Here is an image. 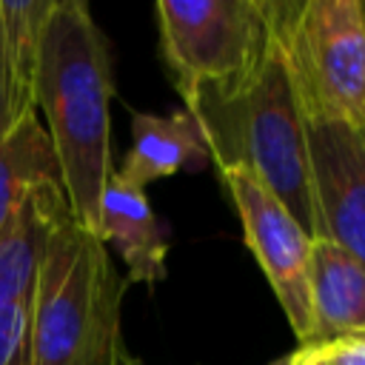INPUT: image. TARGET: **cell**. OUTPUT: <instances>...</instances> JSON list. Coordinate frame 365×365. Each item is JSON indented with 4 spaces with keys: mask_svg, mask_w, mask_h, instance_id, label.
Instances as JSON below:
<instances>
[{
    "mask_svg": "<svg viewBox=\"0 0 365 365\" xmlns=\"http://www.w3.org/2000/svg\"><path fill=\"white\" fill-rule=\"evenodd\" d=\"M97 237L106 248L111 245L120 254L128 282L154 285L165 279V228L157 220L145 191L125 182L117 171H111L103 191Z\"/></svg>",
    "mask_w": 365,
    "mask_h": 365,
    "instance_id": "cell-8",
    "label": "cell"
},
{
    "mask_svg": "<svg viewBox=\"0 0 365 365\" xmlns=\"http://www.w3.org/2000/svg\"><path fill=\"white\" fill-rule=\"evenodd\" d=\"M302 117L365 131V6L362 0H262Z\"/></svg>",
    "mask_w": 365,
    "mask_h": 365,
    "instance_id": "cell-4",
    "label": "cell"
},
{
    "mask_svg": "<svg viewBox=\"0 0 365 365\" xmlns=\"http://www.w3.org/2000/svg\"><path fill=\"white\" fill-rule=\"evenodd\" d=\"M54 0H0V51L23 108H34V83L46 17Z\"/></svg>",
    "mask_w": 365,
    "mask_h": 365,
    "instance_id": "cell-13",
    "label": "cell"
},
{
    "mask_svg": "<svg viewBox=\"0 0 365 365\" xmlns=\"http://www.w3.org/2000/svg\"><path fill=\"white\" fill-rule=\"evenodd\" d=\"M211 163V151L197 117L188 108L171 114L134 111L131 117V148L120 168L125 182L145 191L148 182L171 177L177 171H197Z\"/></svg>",
    "mask_w": 365,
    "mask_h": 365,
    "instance_id": "cell-9",
    "label": "cell"
},
{
    "mask_svg": "<svg viewBox=\"0 0 365 365\" xmlns=\"http://www.w3.org/2000/svg\"><path fill=\"white\" fill-rule=\"evenodd\" d=\"M48 185H63L57 157L40 117L29 114L0 137V231Z\"/></svg>",
    "mask_w": 365,
    "mask_h": 365,
    "instance_id": "cell-12",
    "label": "cell"
},
{
    "mask_svg": "<svg viewBox=\"0 0 365 365\" xmlns=\"http://www.w3.org/2000/svg\"><path fill=\"white\" fill-rule=\"evenodd\" d=\"M317 365H322V362H317Z\"/></svg>",
    "mask_w": 365,
    "mask_h": 365,
    "instance_id": "cell-19",
    "label": "cell"
},
{
    "mask_svg": "<svg viewBox=\"0 0 365 365\" xmlns=\"http://www.w3.org/2000/svg\"><path fill=\"white\" fill-rule=\"evenodd\" d=\"M111 48L80 0H54L40 46L34 108L51 140L71 217L91 234L111 165Z\"/></svg>",
    "mask_w": 365,
    "mask_h": 365,
    "instance_id": "cell-1",
    "label": "cell"
},
{
    "mask_svg": "<svg viewBox=\"0 0 365 365\" xmlns=\"http://www.w3.org/2000/svg\"><path fill=\"white\" fill-rule=\"evenodd\" d=\"M188 111L197 117L217 168L245 165L285 205L297 225L311 240H319L305 117L271 29L251 74L234 91L202 97Z\"/></svg>",
    "mask_w": 365,
    "mask_h": 365,
    "instance_id": "cell-2",
    "label": "cell"
},
{
    "mask_svg": "<svg viewBox=\"0 0 365 365\" xmlns=\"http://www.w3.org/2000/svg\"><path fill=\"white\" fill-rule=\"evenodd\" d=\"M29 308L20 299L0 305V365H31Z\"/></svg>",
    "mask_w": 365,
    "mask_h": 365,
    "instance_id": "cell-14",
    "label": "cell"
},
{
    "mask_svg": "<svg viewBox=\"0 0 365 365\" xmlns=\"http://www.w3.org/2000/svg\"><path fill=\"white\" fill-rule=\"evenodd\" d=\"M125 365H143V362H131V359H128V362H125Z\"/></svg>",
    "mask_w": 365,
    "mask_h": 365,
    "instance_id": "cell-18",
    "label": "cell"
},
{
    "mask_svg": "<svg viewBox=\"0 0 365 365\" xmlns=\"http://www.w3.org/2000/svg\"><path fill=\"white\" fill-rule=\"evenodd\" d=\"M311 345L365 334V265L331 240L311 245Z\"/></svg>",
    "mask_w": 365,
    "mask_h": 365,
    "instance_id": "cell-10",
    "label": "cell"
},
{
    "mask_svg": "<svg viewBox=\"0 0 365 365\" xmlns=\"http://www.w3.org/2000/svg\"><path fill=\"white\" fill-rule=\"evenodd\" d=\"M220 174L242 220L245 245L257 257L299 345H311V334H314L311 245L314 240L297 225V220L285 211V205L245 165H222Z\"/></svg>",
    "mask_w": 365,
    "mask_h": 365,
    "instance_id": "cell-6",
    "label": "cell"
},
{
    "mask_svg": "<svg viewBox=\"0 0 365 365\" xmlns=\"http://www.w3.org/2000/svg\"><path fill=\"white\" fill-rule=\"evenodd\" d=\"M29 114H37V111L23 108V103L17 100L14 86H11V77H9L6 63H3V51H0V137H6Z\"/></svg>",
    "mask_w": 365,
    "mask_h": 365,
    "instance_id": "cell-15",
    "label": "cell"
},
{
    "mask_svg": "<svg viewBox=\"0 0 365 365\" xmlns=\"http://www.w3.org/2000/svg\"><path fill=\"white\" fill-rule=\"evenodd\" d=\"M317 362H319V359H317ZM317 362H314V365H317Z\"/></svg>",
    "mask_w": 365,
    "mask_h": 365,
    "instance_id": "cell-20",
    "label": "cell"
},
{
    "mask_svg": "<svg viewBox=\"0 0 365 365\" xmlns=\"http://www.w3.org/2000/svg\"><path fill=\"white\" fill-rule=\"evenodd\" d=\"M125 285L103 240L68 214L46 245L31 294V365H125Z\"/></svg>",
    "mask_w": 365,
    "mask_h": 365,
    "instance_id": "cell-3",
    "label": "cell"
},
{
    "mask_svg": "<svg viewBox=\"0 0 365 365\" xmlns=\"http://www.w3.org/2000/svg\"><path fill=\"white\" fill-rule=\"evenodd\" d=\"M71 214L63 185L37 191L0 231V305L31 302L40 262L54 228Z\"/></svg>",
    "mask_w": 365,
    "mask_h": 365,
    "instance_id": "cell-11",
    "label": "cell"
},
{
    "mask_svg": "<svg viewBox=\"0 0 365 365\" xmlns=\"http://www.w3.org/2000/svg\"><path fill=\"white\" fill-rule=\"evenodd\" d=\"M317 359H319V348H317V345H299V348H294V351L277 356V359L268 362V365H314Z\"/></svg>",
    "mask_w": 365,
    "mask_h": 365,
    "instance_id": "cell-17",
    "label": "cell"
},
{
    "mask_svg": "<svg viewBox=\"0 0 365 365\" xmlns=\"http://www.w3.org/2000/svg\"><path fill=\"white\" fill-rule=\"evenodd\" d=\"M305 140L319 240L365 265V131L305 117Z\"/></svg>",
    "mask_w": 365,
    "mask_h": 365,
    "instance_id": "cell-7",
    "label": "cell"
},
{
    "mask_svg": "<svg viewBox=\"0 0 365 365\" xmlns=\"http://www.w3.org/2000/svg\"><path fill=\"white\" fill-rule=\"evenodd\" d=\"M154 11L163 57L185 108L234 91L268 40L262 0H160Z\"/></svg>",
    "mask_w": 365,
    "mask_h": 365,
    "instance_id": "cell-5",
    "label": "cell"
},
{
    "mask_svg": "<svg viewBox=\"0 0 365 365\" xmlns=\"http://www.w3.org/2000/svg\"><path fill=\"white\" fill-rule=\"evenodd\" d=\"M319 348L322 365H365V334L362 336H342Z\"/></svg>",
    "mask_w": 365,
    "mask_h": 365,
    "instance_id": "cell-16",
    "label": "cell"
}]
</instances>
